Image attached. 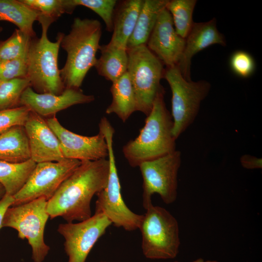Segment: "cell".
<instances>
[{
  "label": "cell",
  "mask_w": 262,
  "mask_h": 262,
  "mask_svg": "<svg viewBox=\"0 0 262 262\" xmlns=\"http://www.w3.org/2000/svg\"><path fill=\"white\" fill-rule=\"evenodd\" d=\"M109 168L108 158L82 162L47 201V211L50 219L60 216L71 223L90 218L91 200L106 187Z\"/></svg>",
  "instance_id": "obj_1"
},
{
  "label": "cell",
  "mask_w": 262,
  "mask_h": 262,
  "mask_svg": "<svg viewBox=\"0 0 262 262\" xmlns=\"http://www.w3.org/2000/svg\"><path fill=\"white\" fill-rule=\"evenodd\" d=\"M164 93L162 86L138 135L123 147V155L131 167H138L144 162L176 150V139L172 133L173 121L164 102Z\"/></svg>",
  "instance_id": "obj_2"
},
{
  "label": "cell",
  "mask_w": 262,
  "mask_h": 262,
  "mask_svg": "<svg viewBox=\"0 0 262 262\" xmlns=\"http://www.w3.org/2000/svg\"><path fill=\"white\" fill-rule=\"evenodd\" d=\"M102 34L100 22L96 19L75 17L69 33L64 34L60 46L67 58L60 75L66 88L79 89L97 61Z\"/></svg>",
  "instance_id": "obj_3"
},
{
  "label": "cell",
  "mask_w": 262,
  "mask_h": 262,
  "mask_svg": "<svg viewBox=\"0 0 262 262\" xmlns=\"http://www.w3.org/2000/svg\"><path fill=\"white\" fill-rule=\"evenodd\" d=\"M37 20L41 25L42 33L40 38L31 39L27 56V78L36 92L59 95L66 88L58 66L59 50L65 34L59 33L56 41H50L47 32L53 21L40 17Z\"/></svg>",
  "instance_id": "obj_4"
},
{
  "label": "cell",
  "mask_w": 262,
  "mask_h": 262,
  "mask_svg": "<svg viewBox=\"0 0 262 262\" xmlns=\"http://www.w3.org/2000/svg\"><path fill=\"white\" fill-rule=\"evenodd\" d=\"M99 131L106 141L109 162V174L106 187L96 195L95 213L105 215L117 228L126 231L139 229L143 215L131 211L124 202L121 193V185L118 175L113 148L115 129L109 122H104L99 126Z\"/></svg>",
  "instance_id": "obj_5"
},
{
  "label": "cell",
  "mask_w": 262,
  "mask_h": 262,
  "mask_svg": "<svg viewBox=\"0 0 262 262\" xmlns=\"http://www.w3.org/2000/svg\"><path fill=\"white\" fill-rule=\"evenodd\" d=\"M146 210L139 228L144 256L151 260L176 258L180 244L177 220L165 208L152 204Z\"/></svg>",
  "instance_id": "obj_6"
},
{
  "label": "cell",
  "mask_w": 262,
  "mask_h": 262,
  "mask_svg": "<svg viewBox=\"0 0 262 262\" xmlns=\"http://www.w3.org/2000/svg\"><path fill=\"white\" fill-rule=\"evenodd\" d=\"M127 72L135 94L136 111L147 116L162 86L160 81L164 78V64L146 45L127 48Z\"/></svg>",
  "instance_id": "obj_7"
},
{
  "label": "cell",
  "mask_w": 262,
  "mask_h": 262,
  "mask_svg": "<svg viewBox=\"0 0 262 262\" xmlns=\"http://www.w3.org/2000/svg\"><path fill=\"white\" fill-rule=\"evenodd\" d=\"M164 78L172 92V133L177 139L195 120L201 102L210 90L211 84L205 80H186L177 66L166 67Z\"/></svg>",
  "instance_id": "obj_8"
},
{
  "label": "cell",
  "mask_w": 262,
  "mask_h": 262,
  "mask_svg": "<svg viewBox=\"0 0 262 262\" xmlns=\"http://www.w3.org/2000/svg\"><path fill=\"white\" fill-rule=\"evenodd\" d=\"M47 204L45 198H39L11 206L7 209L2 221V228H13L18 232V238L28 240L34 262H43L50 250L44 238L46 224L49 217Z\"/></svg>",
  "instance_id": "obj_9"
},
{
  "label": "cell",
  "mask_w": 262,
  "mask_h": 262,
  "mask_svg": "<svg viewBox=\"0 0 262 262\" xmlns=\"http://www.w3.org/2000/svg\"><path fill=\"white\" fill-rule=\"evenodd\" d=\"M180 164L181 153L176 150L139 165L143 179V206L145 210L152 204L151 197L155 194H158L165 204L176 201Z\"/></svg>",
  "instance_id": "obj_10"
},
{
  "label": "cell",
  "mask_w": 262,
  "mask_h": 262,
  "mask_svg": "<svg viewBox=\"0 0 262 262\" xmlns=\"http://www.w3.org/2000/svg\"><path fill=\"white\" fill-rule=\"evenodd\" d=\"M81 163L77 160L65 159L59 162L37 163L25 184L13 196L12 206L39 198L49 200Z\"/></svg>",
  "instance_id": "obj_11"
},
{
  "label": "cell",
  "mask_w": 262,
  "mask_h": 262,
  "mask_svg": "<svg viewBox=\"0 0 262 262\" xmlns=\"http://www.w3.org/2000/svg\"><path fill=\"white\" fill-rule=\"evenodd\" d=\"M112 223L102 213H94L78 223L59 224L57 231L65 239L67 262H85L93 247Z\"/></svg>",
  "instance_id": "obj_12"
},
{
  "label": "cell",
  "mask_w": 262,
  "mask_h": 262,
  "mask_svg": "<svg viewBox=\"0 0 262 262\" xmlns=\"http://www.w3.org/2000/svg\"><path fill=\"white\" fill-rule=\"evenodd\" d=\"M46 121L57 137L65 158L81 162L107 158V144L100 132L92 136H83L64 128L55 116L48 118Z\"/></svg>",
  "instance_id": "obj_13"
},
{
  "label": "cell",
  "mask_w": 262,
  "mask_h": 262,
  "mask_svg": "<svg viewBox=\"0 0 262 262\" xmlns=\"http://www.w3.org/2000/svg\"><path fill=\"white\" fill-rule=\"evenodd\" d=\"M185 43V39L175 30L170 13L164 8L158 16L146 46L164 65L171 67L178 65Z\"/></svg>",
  "instance_id": "obj_14"
},
{
  "label": "cell",
  "mask_w": 262,
  "mask_h": 262,
  "mask_svg": "<svg viewBox=\"0 0 262 262\" xmlns=\"http://www.w3.org/2000/svg\"><path fill=\"white\" fill-rule=\"evenodd\" d=\"M24 128L31 159L36 164L59 162L66 159L57 137L41 116L31 111Z\"/></svg>",
  "instance_id": "obj_15"
},
{
  "label": "cell",
  "mask_w": 262,
  "mask_h": 262,
  "mask_svg": "<svg viewBox=\"0 0 262 262\" xmlns=\"http://www.w3.org/2000/svg\"><path fill=\"white\" fill-rule=\"evenodd\" d=\"M93 95L84 94L80 88H66L59 95L39 93L29 86L23 92L19 106L28 108L41 116H55L59 111L76 104L93 101Z\"/></svg>",
  "instance_id": "obj_16"
},
{
  "label": "cell",
  "mask_w": 262,
  "mask_h": 262,
  "mask_svg": "<svg viewBox=\"0 0 262 262\" xmlns=\"http://www.w3.org/2000/svg\"><path fill=\"white\" fill-rule=\"evenodd\" d=\"M185 39L184 49L177 66L183 77L190 81L191 60L194 55L212 45L225 46L226 43L224 36L217 30L215 18L207 22H194Z\"/></svg>",
  "instance_id": "obj_17"
},
{
  "label": "cell",
  "mask_w": 262,
  "mask_h": 262,
  "mask_svg": "<svg viewBox=\"0 0 262 262\" xmlns=\"http://www.w3.org/2000/svg\"><path fill=\"white\" fill-rule=\"evenodd\" d=\"M143 0H125L117 2L113 16V34L108 44L127 49L133 33Z\"/></svg>",
  "instance_id": "obj_18"
},
{
  "label": "cell",
  "mask_w": 262,
  "mask_h": 262,
  "mask_svg": "<svg viewBox=\"0 0 262 262\" xmlns=\"http://www.w3.org/2000/svg\"><path fill=\"white\" fill-rule=\"evenodd\" d=\"M169 0H143L135 28L127 48L146 45L162 11Z\"/></svg>",
  "instance_id": "obj_19"
},
{
  "label": "cell",
  "mask_w": 262,
  "mask_h": 262,
  "mask_svg": "<svg viewBox=\"0 0 262 262\" xmlns=\"http://www.w3.org/2000/svg\"><path fill=\"white\" fill-rule=\"evenodd\" d=\"M110 91L112 100L105 112L107 114H115L125 122L136 111L135 94L127 72L112 82Z\"/></svg>",
  "instance_id": "obj_20"
},
{
  "label": "cell",
  "mask_w": 262,
  "mask_h": 262,
  "mask_svg": "<svg viewBox=\"0 0 262 262\" xmlns=\"http://www.w3.org/2000/svg\"><path fill=\"white\" fill-rule=\"evenodd\" d=\"M31 159L28 140L24 126L13 127L0 135V161L20 163Z\"/></svg>",
  "instance_id": "obj_21"
},
{
  "label": "cell",
  "mask_w": 262,
  "mask_h": 262,
  "mask_svg": "<svg viewBox=\"0 0 262 262\" xmlns=\"http://www.w3.org/2000/svg\"><path fill=\"white\" fill-rule=\"evenodd\" d=\"M101 55L94 66L98 74L113 82L127 72V49L106 45H100Z\"/></svg>",
  "instance_id": "obj_22"
},
{
  "label": "cell",
  "mask_w": 262,
  "mask_h": 262,
  "mask_svg": "<svg viewBox=\"0 0 262 262\" xmlns=\"http://www.w3.org/2000/svg\"><path fill=\"white\" fill-rule=\"evenodd\" d=\"M38 14L20 0H0V21L10 22L31 38L35 37L33 23Z\"/></svg>",
  "instance_id": "obj_23"
},
{
  "label": "cell",
  "mask_w": 262,
  "mask_h": 262,
  "mask_svg": "<svg viewBox=\"0 0 262 262\" xmlns=\"http://www.w3.org/2000/svg\"><path fill=\"white\" fill-rule=\"evenodd\" d=\"M36 164L31 159L20 163L0 161V184L6 194L15 195L25 184Z\"/></svg>",
  "instance_id": "obj_24"
},
{
  "label": "cell",
  "mask_w": 262,
  "mask_h": 262,
  "mask_svg": "<svg viewBox=\"0 0 262 262\" xmlns=\"http://www.w3.org/2000/svg\"><path fill=\"white\" fill-rule=\"evenodd\" d=\"M196 0H169L166 8L170 13L177 33L185 39L194 22L192 16Z\"/></svg>",
  "instance_id": "obj_25"
},
{
  "label": "cell",
  "mask_w": 262,
  "mask_h": 262,
  "mask_svg": "<svg viewBox=\"0 0 262 262\" xmlns=\"http://www.w3.org/2000/svg\"><path fill=\"white\" fill-rule=\"evenodd\" d=\"M32 38L16 29L7 39L0 41V60L27 58Z\"/></svg>",
  "instance_id": "obj_26"
},
{
  "label": "cell",
  "mask_w": 262,
  "mask_h": 262,
  "mask_svg": "<svg viewBox=\"0 0 262 262\" xmlns=\"http://www.w3.org/2000/svg\"><path fill=\"white\" fill-rule=\"evenodd\" d=\"M29 86L27 78L0 82V111L18 107L23 92Z\"/></svg>",
  "instance_id": "obj_27"
},
{
  "label": "cell",
  "mask_w": 262,
  "mask_h": 262,
  "mask_svg": "<svg viewBox=\"0 0 262 262\" xmlns=\"http://www.w3.org/2000/svg\"><path fill=\"white\" fill-rule=\"evenodd\" d=\"M68 2L73 10L78 6H83L93 11L102 19L106 30L109 32L113 31V16L117 0H68Z\"/></svg>",
  "instance_id": "obj_28"
},
{
  "label": "cell",
  "mask_w": 262,
  "mask_h": 262,
  "mask_svg": "<svg viewBox=\"0 0 262 262\" xmlns=\"http://www.w3.org/2000/svg\"><path fill=\"white\" fill-rule=\"evenodd\" d=\"M20 0L36 12L38 14V17L49 19L53 22L62 14H68L66 0Z\"/></svg>",
  "instance_id": "obj_29"
},
{
  "label": "cell",
  "mask_w": 262,
  "mask_h": 262,
  "mask_svg": "<svg viewBox=\"0 0 262 262\" xmlns=\"http://www.w3.org/2000/svg\"><path fill=\"white\" fill-rule=\"evenodd\" d=\"M31 110L20 106L0 111V135L16 126H24Z\"/></svg>",
  "instance_id": "obj_30"
},
{
  "label": "cell",
  "mask_w": 262,
  "mask_h": 262,
  "mask_svg": "<svg viewBox=\"0 0 262 262\" xmlns=\"http://www.w3.org/2000/svg\"><path fill=\"white\" fill-rule=\"evenodd\" d=\"M27 58L0 60V82L27 78Z\"/></svg>",
  "instance_id": "obj_31"
},
{
  "label": "cell",
  "mask_w": 262,
  "mask_h": 262,
  "mask_svg": "<svg viewBox=\"0 0 262 262\" xmlns=\"http://www.w3.org/2000/svg\"><path fill=\"white\" fill-rule=\"evenodd\" d=\"M230 65L232 71L243 78L251 75L255 67L253 57L248 53L243 51H237L232 54Z\"/></svg>",
  "instance_id": "obj_32"
},
{
  "label": "cell",
  "mask_w": 262,
  "mask_h": 262,
  "mask_svg": "<svg viewBox=\"0 0 262 262\" xmlns=\"http://www.w3.org/2000/svg\"><path fill=\"white\" fill-rule=\"evenodd\" d=\"M240 163L242 166L245 168L253 169L262 168V159L249 155H244L240 158Z\"/></svg>",
  "instance_id": "obj_33"
},
{
  "label": "cell",
  "mask_w": 262,
  "mask_h": 262,
  "mask_svg": "<svg viewBox=\"0 0 262 262\" xmlns=\"http://www.w3.org/2000/svg\"><path fill=\"white\" fill-rule=\"evenodd\" d=\"M13 196L5 194L0 200V229L2 228V221L7 209L13 205Z\"/></svg>",
  "instance_id": "obj_34"
},
{
  "label": "cell",
  "mask_w": 262,
  "mask_h": 262,
  "mask_svg": "<svg viewBox=\"0 0 262 262\" xmlns=\"http://www.w3.org/2000/svg\"><path fill=\"white\" fill-rule=\"evenodd\" d=\"M178 262L175 261V262ZM192 262H218L217 261H215V260H206V261H205L202 258H198V259L193 261Z\"/></svg>",
  "instance_id": "obj_35"
},
{
  "label": "cell",
  "mask_w": 262,
  "mask_h": 262,
  "mask_svg": "<svg viewBox=\"0 0 262 262\" xmlns=\"http://www.w3.org/2000/svg\"><path fill=\"white\" fill-rule=\"evenodd\" d=\"M5 194L6 192L4 188L1 184H0V200L3 197Z\"/></svg>",
  "instance_id": "obj_36"
},
{
  "label": "cell",
  "mask_w": 262,
  "mask_h": 262,
  "mask_svg": "<svg viewBox=\"0 0 262 262\" xmlns=\"http://www.w3.org/2000/svg\"><path fill=\"white\" fill-rule=\"evenodd\" d=\"M2 31V28L0 27V33Z\"/></svg>",
  "instance_id": "obj_37"
},
{
  "label": "cell",
  "mask_w": 262,
  "mask_h": 262,
  "mask_svg": "<svg viewBox=\"0 0 262 262\" xmlns=\"http://www.w3.org/2000/svg\"></svg>",
  "instance_id": "obj_38"
}]
</instances>
